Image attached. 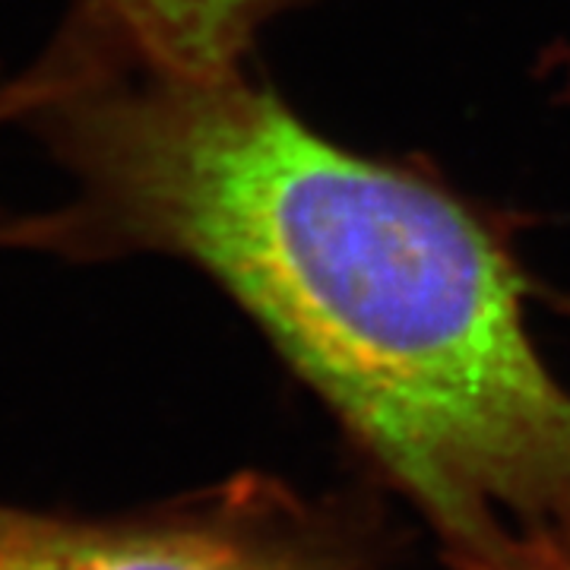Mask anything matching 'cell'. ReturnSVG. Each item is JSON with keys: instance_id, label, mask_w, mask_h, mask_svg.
Listing matches in <instances>:
<instances>
[{"instance_id": "cell-1", "label": "cell", "mask_w": 570, "mask_h": 570, "mask_svg": "<svg viewBox=\"0 0 570 570\" xmlns=\"http://www.w3.org/2000/svg\"><path fill=\"white\" fill-rule=\"evenodd\" d=\"M0 121L73 187L0 216V245L194 264L466 570L570 554V393L532 346L508 247L441 184L324 140L242 70L51 45L0 89Z\"/></svg>"}, {"instance_id": "cell-4", "label": "cell", "mask_w": 570, "mask_h": 570, "mask_svg": "<svg viewBox=\"0 0 570 570\" xmlns=\"http://www.w3.org/2000/svg\"><path fill=\"white\" fill-rule=\"evenodd\" d=\"M498 570H570V554L564 558H546V561H530V564H513V568Z\"/></svg>"}, {"instance_id": "cell-3", "label": "cell", "mask_w": 570, "mask_h": 570, "mask_svg": "<svg viewBox=\"0 0 570 570\" xmlns=\"http://www.w3.org/2000/svg\"><path fill=\"white\" fill-rule=\"evenodd\" d=\"M288 0H73L55 45L187 77L242 70L254 36Z\"/></svg>"}, {"instance_id": "cell-2", "label": "cell", "mask_w": 570, "mask_h": 570, "mask_svg": "<svg viewBox=\"0 0 570 570\" xmlns=\"http://www.w3.org/2000/svg\"><path fill=\"white\" fill-rule=\"evenodd\" d=\"M0 570H333L223 527L70 523L0 504Z\"/></svg>"}]
</instances>
